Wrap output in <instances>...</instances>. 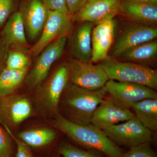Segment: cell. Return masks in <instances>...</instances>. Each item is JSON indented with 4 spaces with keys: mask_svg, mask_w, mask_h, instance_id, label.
<instances>
[{
    "mask_svg": "<svg viewBox=\"0 0 157 157\" xmlns=\"http://www.w3.org/2000/svg\"><path fill=\"white\" fill-rule=\"evenodd\" d=\"M107 94L105 86L99 89L90 90L68 82L61 97L59 109L61 107L63 116L72 122L91 124L96 108Z\"/></svg>",
    "mask_w": 157,
    "mask_h": 157,
    "instance_id": "1",
    "label": "cell"
},
{
    "mask_svg": "<svg viewBox=\"0 0 157 157\" xmlns=\"http://www.w3.org/2000/svg\"><path fill=\"white\" fill-rule=\"evenodd\" d=\"M52 124L54 128L71 140L86 148L98 151L108 157H122L123 152L102 130L92 124H78L70 121L62 114L56 115Z\"/></svg>",
    "mask_w": 157,
    "mask_h": 157,
    "instance_id": "2",
    "label": "cell"
},
{
    "mask_svg": "<svg viewBox=\"0 0 157 157\" xmlns=\"http://www.w3.org/2000/svg\"><path fill=\"white\" fill-rule=\"evenodd\" d=\"M97 65L105 71L109 80L137 83L157 90V70L146 65L121 62L109 56Z\"/></svg>",
    "mask_w": 157,
    "mask_h": 157,
    "instance_id": "3",
    "label": "cell"
},
{
    "mask_svg": "<svg viewBox=\"0 0 157 157\" xmlns=\"http://www.w3.org/2000/svg\"><path fill=\"white\" fill-rule=\"evenodd\" d=\"M68 82L67 67L62 65L37 89L35 98L37 107L42 112L54 117L59 114L60 100Z\"/></svg>",
    "mask_w": 157,
    "mask_h": 157,
    "instance_id": "4",
    "label": "cell"
},
{
    "mask_svg": "<svg viewBox=\"0 0 157 157\" xmlns=\"http://www.w3.org/2000/svg\"><path fill=\"white\" fill-rule=\"evenodd\" d=\"M103 132L117 145L130 148L150 143L152 137V132L145 128L135 117Z\"/></svg>",
    "mask_w": 157,
    "mask_h": 157,
    "instance_id": "5",
    "label": "cell"
},
{
    "mask_svg": "<svg viewBox=\"0 0 157 157\" xmlns=\"http://www.w3.org/2000/svg\"><path fill=\"white\" fill-rule=\"evenodd\" d=\"M67 37L59 38L45 47L39 54L33 67L27 76L26 83L32 89L39 88L43 84L52 66L63 53Z\"/></svg>",
    "mask_w": 157,
    "mask_h": 157,
    "instance_id": "6",
    "label": "cell"
},
{
    "mask_svg": "<svg viewBox=\"0 0 157 157\" xmlns=\"http://www.w3.org/2000/svg\"><path fill=\"white\" fill-rule=\"evenodd\" d=\"M157 37V29L153 26L134 22L122 28L112 45L110 57L119 58L128 49L152 40Z\"/></svg>",
    "mask_w": 157,
    "mask_h": 157,
    "instance_id": "7",
    "label": "cell"
},
{
    "mask_svg": "<svg viewBox=\"0 0 157 157\" xmlns=\"http://www.w3.org/2000/svg\"><path fill=\"white\" fill-rule=\"evenodd\" d=\"M69 82L90 90L99 89L105 86L109 80L102 68L91 63H86L76 59L70 61L67 66Z\"/></svg>",
    "mask_w": 157,
    "mask_h": 157,
    "instance_id": "8",
    "label": "cell"
},
{
    "mask_svg": "<svg viewBox=\"0 0 157 157\" xmlns=\"http://www.w3.org/2000/svg\"><path fill=\"white\" fill-rule=\"evenodd\" d=\"M107 94L124 107L130 109L135 103L147 99H157L155 90L143 85L108 80L105 84Z\"/></svg>",
    "mask_w": 157,
    "mask_h": 157,
    "instance_id": "9",
    "label": "cell"
},
{
    "mask_svg": "<svg viewBox=\"0 0 157 157\" xmlns=\"http://www.w3.org/2000/svg\"><path fill=\"white\" fill-rule=\"evenodd\" d=\"M70 14L48 10V17L41 36L31 49L34 56H37L52 42L61 37H66L73 29Z\"/></svg>",
    "mask_w": 157,
    "mask_h": 157,
    "instance_id": "10",
    "label": "cell"
},
{
    "mask_svg": "<svg viewBox=\"0 0 157 157\" xmlns=\"http://www.w3.org/2000/svg\"><path fill=\"white\" fill-rule=\"evenodd\" d=\"M121 0H88L76 14L72 21L90 22L98 25L113 19L120 10Z\"/></svg>",
    "mask_w": 157,
    "mask_h": 157,
    "instance_id": "11",
    "label": "cell"
},
{
    "mask_svg": "<svg viewBox=\"0 0 157 157\" xmlns=\"http://www.w3.org/2000/svg\"><path fill=\"white\" fill-rule=\"evenodd\" d=\"M32 112L30 102L24 96L12 94L0 98V122L8 128L19 125Z\"/></svg>",
    "mask_w": 157,
    "mask_h": 157,
    "instance_id": "12",
    "label": "cell"
},
{
    "mask_svg": "<svg viewBox=\"0 0 157 157\" xmlns=\"http://www.w3.org/2000/svg\"><path fill=\"white\" fill-rule=\"evenodd\" d=\"M134 117L130 109L121 106L109 97L104 98L96 108L91 124L103 131Z\"/></svg>",
    "mask_w": 157,
    "mask_h": 157,
    "instance_id": "13",
    "label": "cell"
},
{
    "mask_svg": "<svg viewBox=\"0 0 157 157\" xmlns=\"http://www.w3.org/2000/svg\"><path fill=\"white\" fill-rule=\"evenodd\" d=\"M116 28V21L113 18L97 25L93 29L91 62L100 63L108 56L114 42Z\"/></svg>",
    "mask_w": 157,
    "mask_h": 157,
    "instance_id": "14",
    "label": "cell"
},
{
    "mask_svg": "<svg viewBox=\"0 0 157 157\" xmlns=\"http://www.w3.org/2000/svg\"><path fill=\"white\" fill-rule=\"evenodd\" d=\"M157 4L122 0L121 1L120 12L134 22L153 26L157 22Z\"/></svg>",
    "mask_w": 157,
    "mask_h": 157,
    "instance_id": "15",
    "label": "cell"
},
{
    "mask_svg": "<svg viewBox=\"0 0 157 157\" xmlns=\"http://www.w3.org/2000/svg\"><path fill=\"white\" fill-rule=\"evenodd\" d=\"M94 25L92 22H83L72 36L70 43V51L76 59L80 61L91 63V35Z\"/></svg>",
    "mask_w": 157,
    "mask_h": 157,
    "instance_id": "16",
    "label": "cell"
},
{
    "mask_svg": "<svg viewBox=\"0 0 157 157\" xmlns=\"http://www.w3.org/2000/svg\"><path fill=\"white\" fill-rule=\"evenodd\" d=\"M48 11L42 1L30 0L21 12L30 39H35L42 32L47 20Z\"/></svg>",
    "mask_w": 157,
    "mask_h": 157,
    "instance_id": "17",
    "label": "cell"
},
{
    "mask_svg": "<svg viewBox=\"0 0 157 157\" xmlns=\"http://www.w3.org/2000/svg\"><path fill=\"white\" fill-rule=\"evenodd\" d=\"M2 37L8 45L25 46L27 45L25 26L21 12L12 14L2 31Z\"/></svg>",
    "mask_w": 157,
    "mask_h": 157,
    "instance_id": "18",
    "label": "cell"
},
{
    "mask_svg": "<svg viewBox=\"0 0 157 157\" xmlns=\"http://www.w3.org/2000/svg\"><path fill=\"white\" fill-rule=\"evenodd\" d=\"M135 117L152 132L157 130V99H147L132 105Z\"/></svg>",
    "mask_w": 157,
    "mask_h": 157,
    "instance_id": "19",
    "label": "cell"
},
{
    "mask_svg": "<svg viewBox=\"0 0 157 157\" xmlns=\"http://www.w3.org/2000/svg\"><path fill=\"white\" fill-rule=\"evenodd\" d=\"M157 54V42L155 39L128 49L122 54L119 58L143 64L152 61L155 58Z\"/></svg>",
    "mask_w": 157,
    "mask_h": 157,
    "instance_id": "20",
    "label": "cell"
},
{
    "mask_svg": "<svg viewBox=\"0 0 157 157\" xmlns=\"http://www.w3.org/2000/svg\"><path fill=\"white\" fill-rule=\"evenodd\" d=\"M56 135L54 130L42 128L21 132L18 137L28 146L40 147L52 143L56 138Z\"/></svg>",
    "mask_w": 157,
    "mask_h": 157,
    "instance_id": "21",
    "label": "cell"
},
{
    "mask_svg": "<svg viewBox=\"0 0 157 157\" xmlns=\"http://www.w3.org/2000/svg\"><path fill=\"white\" fill-rule=\"evenodd\" d=\"M28 68L13 70L5 68L0 73V98L13 94L25 78Z\"/></svg>",
    "mask_w": 157,
    "mask_h": 157,
    "instance_id": "22",
    "label": "cell"
},
{
    "mask_svg": "<svg viewBox=\"0 0 157 157\" xmlns=\"http://www.w3.org/2000/svg\"><path fill=\"white\" fill-rule=\"evenodd\" d=\"M57 151L63 157H102L92 151L83 150L66 141L59 144Z\"/></svg>",
    "mask_w": 157,
    "mask_h": 157,
    "instance_id": "23",
    "label": "cell"
},
{
    "mask_svg": "<svg viewBox=\"0 0 157 157\" xmlns=\"http://www.w3.org/2000/svg\"><path fill=\"white\" fill-rule=\"evenodd\" d=\"M29 64V59L24 54L11 51L7 57L6 68L10 70H21L28 68Z\"/></svg>",
    "mask_w": 157,
    "mask_h": 157,
    "instance_id": "24",
    "label": "cell"
},
{
    "mask_svg": "<svg viewBox=\"0 0 157 157\" xmlns=\"http://www.w3.org/2000/svg\"><path fill=\"white\" fill-rule=\"evenodd\" d=\"M122 157H157L155 152L150 145V143L143 144L133 147Z\"/></svg>",
    "mask_w": 157,
    "mask_h": 157,
    "instance_id": "25",
    "label": "cell"
},
{
    "mask_svg": "<svg viewBox=\"0 0 157 157\" xmlns=\"http://www.w3.org/2000/svg\"><path fill=\"white\" fill-rule=\"evenodd\" d=\"M10 136L0 125V157H12Z\"/></svg>",
    "mask_w": 157,
    "mask_h": 157,
    "instance_id": "26",
    "label": "cell"
},
{
    "mask_svg": "<svg viewBox=\"0 0 157 157\" xmlns=\"http://www.w3.org/2000/svg\"><path fill=\"white\" fill-rule=\"evenodd\" d=\"M5 130L8 132L10 137L13 139L17 146V152L15 157H34L29 148V146L20 139L13 135L10 129L6 125L3 124Z\"/></svg>",
    "mask_w": 157,
    "mask_h": 157,
    "instance_id": "27",
    "label": "cell"
},
{
    "mask_svg": "<svg viewBox=\"0 0 157 157\" xmlns=\"http://www.w3.org/2000/svg\"><path fill=\"white\" fill-rule=\"evenodd\" d=\"M43 3L48 10L69 14L66 0H43Z\"/></svg>",
    "mask_w": 157,
    "mask_h": 157,
    "instance_id": "28",
    "label": "cell"
},
{
    "mask_svg": "<svg viewBox=\"0 0 157 157\" xmlns=\"http://www.w3.org/2000/svg\"><path fill=\"white\" fill-rule=\"evenodd\" d=\"M13 5L14 0H0V27L9 17Z\"/></svg>",
    "mask_w": 157,
    "mask_h": 157,
    "instance_id": "29",
    "label": "cell"
},
{
    "mask_svg": "<svg viewBox=\"0 0 157 157\" xmlns=\"http://www.w3.org/2000/svg\"><path fill=\"white\" fill-rule=\"evenodd\" d=\"M69 14L71 16L76 14L88 0H66Z\"/></svg>",
    "mask_w": 157,
    "mask_h": 157,
    "instance_id": "30",
    "label": "cell"
},
{
    "mask_svg": "<svg viewBox=\"0 0 157 157\" xmlns=\"http://www.w3.org/2000/svg\"><path fill=\"white\" fill-rule=\"evenodd\" d=\"M132 1H138V2H146L157 4V0H132Z\"/></svg>",
    "mask_w": 157,
    "mask_h": 157,
    "instance_id": "31",
    "label": "cell"
}]
</instances>
